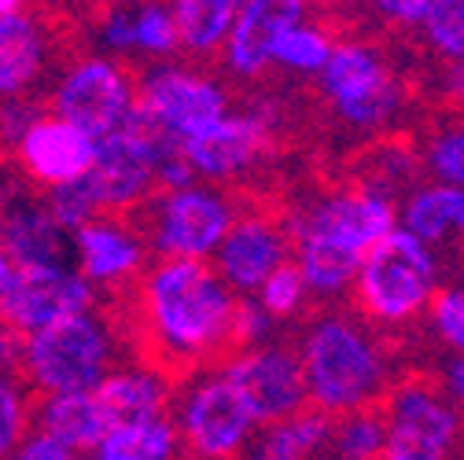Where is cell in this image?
Listing matches in <instances>:
<instances>
[{"label":"cell","mask_w":464,"mask_h":460,"mask_svg":"<svg viewBox=\"0 0 464 460\" xmlns=\"http://www.w3.org/2000/svg\"><path fill=\"white\" fill-rule=\"evenodd\" d=\"M137 324L144 331V365L159 372H203L210 361L232 358V317L237 295L210 262L155 258L133 283Z\"/></svg>","instance_id":"cell-1"},{"label":"cell","mask_w":464,"mask_h":460,"mask_svg":"<svg viewBox=\"0 0 464 460\" xmlns=\"http://www.w3.org/2000/svg\"><path fill=\"white\" fill-rule=\"evenodd\" d=\"M295 354L306 376L310 406L324 417L380 406L394 383L380 335L354 313H317L303 328Z\"/></svg>","instance_id":"cell-2"},{"label":"cell","mask_w":464,"mask_h":460,"mask_svg":"<svg viewBox=\"0 0 464 460\" xmlns=\"http://www.w3.org/2000/svg\"><path fill=\"white\" fill-rule=\"evenodd\" d=\"M119 361V331L103 310L74 313L26 335L19 376L37 394L96 390Z\"/></svg>","instance_id":"cell-3"},{"label":"cell","mask_w":464,"mask_h":460,"mask_svg":"<svg viewBox=\"0 0 464 460\" xmlns=\"http://www.w3.org/2000/svg\"><path fill=\"white\" fill-rule=\"evenodd\" d=\"M439 258L431 247L413 240L405 228H394L380 240L354 280V302L362 321L372 328H405L428 313L439 292Z\"/></svg>","instance_id":"cell-4"},{"label":"cell","mask_w":464,"mask_h":460,"mask_svg":"<svg viewBox=\"0 0 464 460\" xmlns=\"http://www.w3.org/2000/svg\"><path fill=\"white\" fill-rule=\"evenodd\" d=\"M144 240L162 262H214L240 206L218 185L192 181L185 188L159 192L144 210Z\"/></svg>","instance_id":"cell-5"},{"label":"cell","mask_w":464,"mask_h":460,"mask_svg":"<svg viewBox=\"0 0 464 460\" xmlns=\"http://www.w3.org/2000/svg\"><path fill=\"white\" fill-rule=\"evenodd\" d=\"M380 413L387 424L383 460H457L464 449V417L431 376L394 379Z\"/></svg>","instance_id":"cell-6"},{"label":"cell","mask_w":464,"mask_h":460,"mask_svg":"<svg viewBox=\"0 0 464 460\" xmlns=\"http://www.w3.org/2000/svg\"><path fill=\"white\" fill-rule=\"evenodd\" d=\"M317 85L335 119L365 133L391 126L405 103V89L383 60V52L358 37L335 41L324 71L317 74Z\"/></svg>","instance_id":"cell-7"},{"label":"cell","mask_w":464,"mask_h":460,"mask_svg":"<svg viewBox=\"0 0 464 460\" xmlns=\"http://www.w3.org/2000/svg\"><path fill=\"white\" fill-rule=\"evenodd\" d=\"M173 406H178L173 424H178L181 446L196 460H240L255 442L258 420L221 369L192 372L173 394Z\"/></svg>","instance_id":"cell-8"},{"label":"cell","mask_w":464,"mask_h":460,"mask_svg":"<svg viewBox=\"0 0 464 460\" xmlns=\"http://www.w3.org/2000/svg\"><path fill=\"white\" fill-rule=\"evenodd\" d=\"M52 114L100 144L137 114V74L111 55H82L55 78Z\"/></svg>","instance_id":"cell-9"},{"label":"cell","mask_w":464,"mask_h":460,"mask_svg":"<svg viewBox=\"0 0 464 460\" xmlns=\"http://www.w3.org/2000/svg\"><path fill=\"white\" fill-rule=\"evenodd\" d=\"M173 148L178 144L162 137L140 110L130 119L126 129L100 140L89 181L96 188L103 214H140L159 196V166Z\"/></svg>","instance_id":"cell-10"},{"label":"cell","mask_w":464,"mask_h":460,"mask_svg":"<svg viewBox=\"0 0 464 460\" xmlns=\"http://www.w3.org/2000/svg\"><path fill=\"white\" fill-rule=\"evenodd\" d=\"M137 110L162 137L185 144L221 122L232 103L214 74L185 63H155L137 74Z\"/></svg>","instance_id":"cell-11"},{"label":"cell","mask_w":464,"mask_h":460,"mask_svg":"<svg viewBox=\"0 0 464 460\" xmlns=\"http://www.w3.org/2000/svg\"><path fill=\"white\" fill-rule=\"evenodd\" d=\"M100 292L71 265V269H23L0 280V321L19 335H34L63 317L96 310Z\"/></svg>","instance_id":"cell-12"},{"label":"cell","mask_w":464,"mask_h":460,"mask_svg":"<svg viewBox=\"0 0 464 460\" xmlns=\"http://www.w3.org/2000/svg\"><path fill=\"white\" fill-rule=\"evenodd\" d=\"M221 372L244 394L258 427H276L310 409L299 354L284 342H266V347L232 354L228 361H221Z\"/></svg>","instance_id":"cell-13"},{"label":"cell","mask_w":464,"mask_h":460,"mask_svg":"<svg viewBox=\"0 0 464 460\" xmlns=\"http://www.w3.org/2000/svg\"><path fill=\"white\" fill-rule=\"evenodd\" d=\"M394 228H398V199H391V196H383L376 188H365V185L328 192V196L314 199L292 221V233L324 236L332 244H343V247L358 251L362 258L380 240H387Z\"/></svg>","instance_id":"cell-14"},{"label":"cell","mask_w":464,"mask_h":460,"mask_svg":"<svg viewBox=\"0 0 464 460\" xmlns=\"http://www.w3.org/2000/svg\"><path fill=\"white\" fill-rule=\"evenodd\" d=\"M273 126H276V114L266 110V107H258V110H228L221 122H214L210 129H203L192 140H185L181 155L192 166L196 181L221 188V181H237L240 174H247V169L269 151Z\"/></svg>","instance_id":"cell-15"},{"label":"cell","mask_w":464,"mask_h":460,"mask_svg":"<svg viewBox=\"0 0 464 460\" xmlns=\"http://www.w3.org/2000/svg\"><path fill=\"white\" fill-rule=\"evenodd\" d=\"M284 262H292V236H287V228L266 210H247L228 228V236L218 247L210 265L237 299H255L258 287Z\"/></svg>","instance_id":"cell-16"},{"label":"cell","mask_w":464,"mask_h":460,"mask_svg":"<svg viewBox=\"0 0 464 460\" xmlns=\"http://www.w3.org/2000/svg\"><path fill=\"white\" fill-rule=\"evenodd\" d=\"M74 269L96 287H122L126 280H140L148 269V240L130 217H96L71 233Z\"/></svg>","instance_id":"cell-17"},{"label":"cell","mask_w":464,"mask_h":460,"mask_svg":"<svg viewBox=\"0 0 464 460\" xmlns=\"http://www.w3.org/2000/svg\"><path fill=\"white\" fill-rule=\"evenodd\" d=\"M15 158L30 181L52 192L89 177L96 162V140H89L55 114H37L15 140Z\"/></svg>","instance_id":"cell-18"},{"label":"cell","mask_w":464,"mask_h":460,"mask_svg":"<svg viewBox=\"0 0 464 460\" xmlns=\"http://www.w3.org/2000/svg\"><path fill=\"white\" fill-rule=\"evenodd\" d=\"M52 67V37L48 23L15 5L0 15V103H23Z\"/></svg>","instance_id":"cell-19"},{"label":"cell","mask_w":464,"mask_h":460,"mask_svg":"<svg viewBox=\"0 0 464 460\" xmlns=\"http://www.w3.org/2000/svg\"><path fill=\"white\" fill-rule=\"evenodd\" d=\"M5 221V244L12 265L23 269H71L74 265V244L71 233L52 217L48 203L15 196L0 206Z\"/></svg>","instance_id":"cell-20"},{"label":"cell","mask_w":464,"mask_h":460,"mask_svg":"<svg viewBox=\"0 0 464 460\" xmlns=\"http://www.w3.org/2000/svg\"><path fill=\"white\" fill-rule=\"evenodd\" d=\"M306 5L299 0H244L237 8L228 44H225V67L237 78H262L273 67V41L284 23L306 19Z\"/></svg>","instance_id":"cell-21"},{"label":"cell","mask_w":464,"mask_h":460,"mask_svg":"<svg viewBox=\"0 0 464 460\" xmlns=\"http://www.w3.org/2000/svg\"><path fill=\"white\" fill-rule=\"evenodd\" d=\"M92 394L100 401L111 431H114V427H130V424L166 417L178 387H173L169 376L159 372L155 365H122V369H114Z\"/></svg>","instance_id":"cell-22"},{"label":"cell","mask_w":464,"mask_h":460,"mask_svg":"<svg viewBox=\"0 0 464 460\" xmlns=\"http://www.w3.org/2000/svg\"><path fill=\"white\" fill-rule=\"evenodd\" d=\"M34 431L52 435L55 442H63L78 456L82 453L96 456V449L111 435V424H107V417H103L92 390H82V394H41L34 401Z\"/></svg>","instance_id":"cell-23"},{"label":"cell","mask_w":464,"mask_h":460,"mask_svg":"<svg viewBox=\"0 0 464 460\" xmlns=\"http://www.w3.org/2000/svg\"><path fill=\"white\" fill-rule=\"evenodd\" d=\"M292 262L299 265L306 287H310V299H343L354 292V280H358V269H362V254L343 247V244H332L324 236H314V233H292Z\"/></svg>","instance_id":"cell-24"},{"label":"cell","mask_w":464,"mask_h":460,"mask_svg":"<svg viewBox=\"0 0 464 460\" xmlns=\"http://www.w3.org/2000/svg\"><path fill=\"white\" fill-rule=\"evenodd\" d=\"M460 217H464V192L439 181L410 188L398 203V228H405L413 240H420L431 251L460 233Z\"/></svg>","instance_id":"cell-25"},{"label":"cell","mask_w":464,"mask_h":460,"mask_svg":"<svg viewBox=\"0 0 464 460\" xmlns=\"http://www.w3.org/2000/svg\"><path fill=\"white\" fill-rule=\"evenodd\" d=\"M237 0H178L173 23H178L181 52L196 55V60L225 52L232 23H237Z\"/></svg>","instance_id":"cell-26"},{"label":"cell","mask_w":464,"mask_h":460,"mask_svg":"<svg viewBox=\"0 0 464 460\" xmlns=\"http://www.w3.org/2000/svg\"><path fill=\"white\" fill-rule=\"evenodd\" d=\"M181 435L169 417L114 427L103 446L96 449V460H178L181 456Z\"/></svg>","instance_id":"cell-27"},{"label":"cell","mask_w":464,"mask_h":460,"mask_svg":"<svg viewBox=\"0 0 464 460\" xmlns=\"http://www.w3.org/2000/svg\"><path fill=\"white\" fill-rule=\"evenodd\" d=\"M387 424L380 406L332 417V435L321 460H383Z\"/></svg>","instance_id":"cell-28"},{"label":"cell","mask_w":464,"mask_h":460,"mask_svg":"<svg viewBox=\"0 0 464 460\" xmlns=\"http://www.w3.org/2000/svg\"><path fill=\"white\" fill-rule=\"evenodd\" d=\"M335 48V37L310 19H292L284 23L276 41H273V67L292 71V74H321L328 55Z\"/></svg>","instance_id":"cell-29"},{"label":"cell","mask_w":464,"mask_h":460,"mask_svg":"<svg viewBox=\"0 0 464 460\" xmlns=\"http://www.w3.org/2000/svg\"><path fill=\"white\" fill-rule=\"evenodd\" d=\"M181 52L173 5H133V55L155 63H173Z\"/></svg>","instance_id":"cell-30"},{"label":"cell","mask_w":464,"mask_h":460,"mask_svg":"<svg viewBox=\"0 0 464 460\" xmlns=\"http://www.w3.org/2000/svg\"><path fill=\"white\" fill-rule=\"evenodd\" d=\"M34 431V398L19 372H0V460H8Z\"/></svg>","instance_id":"cell-31"},{"label":"cell","mask_w":464,"mask_h":460,"mask_svg":"<svg viewBox=\"0 0 464 460\" xmlns=\"http://www.w3.org/2000/svg\"><path fill=\"white\" fill-rule=\"evenodd\" d=\"M417 30L439 60H446V67L464 63V0H431Z\"/></svg>","instance_id":"cell-32"},{"label":"cell","mask_w":464,"mask_h":460,"mask_svg":"<svg viewBox=\"0 0 464 460\" xmlns=\"http://www.w3.org/2000/svg\"><path fill=\"white\" fill-rule=\"evenodd\" d=\"M255 302L273 317V324H276V321L299 317V313L306 310V302H310V287H306L299 265H295V262H284V265L258 287Z\"/></svg>","instance_id":"cell-33"},{"label":"cell","mask_w":464,"mask_h":460,"mask_svg":"<svg viewBox=\"0 0 464 460\" xmlns=\"http://www.w3.org/2000/svg\"><path fill=\"white\" fill-rule=\"evenodd\" d=\"M424 169L431 174V181L464 192V122H453L431 133L424 148Z\"/></svg>","instance_id":"cell-34"},{"label":"cell","mask_w":464,"mask_h":460,"mask_svg":"<svg viewBox=\"0 0 464 460\" xmlns=\"http://www.w3.org/2000/svg\"><path fill=\"white\" fill-rule=\"evenodd\" d=\"M424 317L450 358H464V283H442Z\"/></svg>","instance_id":"cell-35"},{"label":"cell","mask_w":464,"mask_h":460,"mask_svg":"<svg viewBox=\"0 0 464 460\" xmlns=\"http://www.w3.org/2000/svg\"><path fill=\"white\" fill-rule=\"evenodd\" d=\"M44 203H48L52 217L60 221V225L67 228V233H78L82 225H89V221L103 217V206H100L96 188H92V181H89V177L71 181V185H63V188H52Z\"/></svg>","instance_id":"cell-36"},{"label":"cell","mask_w":464,"mask_h":460,"mask_svg":"<svg viewBox=\"0 0 464 460\" xmlns=\"http://www.w3.org/2000/svg\"><path fill=\"white\" fill-rule=\"evenodd\" d=\"M96 41L111 60H130L133 55V5H114L96 19Z\"/></svg>","instance_id":"cell-37"},{"label":"cell","mask_w":464,"mask_h":460,"mask_svg":"<svg viewBox=\"0 0 464 460\" xmlns=\"http://www.w3.org/2000/svg\"><path fill=\"white\" fill-rule=\"evenodd\" d=\"M273 335V317L255 299H237V317H232V354L266 347Z\"/></svg>","instance_id":"cell-38"},{"label":"cell","mask_w":464,"mask_h":460,"mask_svg":"<svg viewBox=\"0 0 464 460\" xmlns=\"http://www.w3.org/2000/svg\"><path fill=\"white\" fill-rule=\"evenodd\" d=\"M240 460H306V456L292 446V438L276 424V427H266L262 435H255V442L244 449Z\"/></svg>","instance_id":"cell-39"},{"label":"cell","mask_w":464,"mask_h":460,"mask_svg":"<svg viewBox=\"0 0 464 460\" xmlns=\"http://www.w3.org/2000/svg\"><path fill=\"white\" fill-rule=\"evenodd\" d=\"M8 460H82L74 449H67L63 442H55L52 435H41V431H30L19 449L8 456Z\"/></svg>","instance_id":"cell-40"},{"label":"cell","mask_w":464,"mask_h":460,"mask_svg":"<svg viewBox=\"0 0 464 460\" xmlns=\"http://www.w3.org/2000/svg\"><path fill=\"white\" fill-rule=\"evenodd\" d=\"M428 8H431V0H383V5H376V15L398 26H420Z\"/></svg>","instance_id":"cell-41"},{"label":"cell","mask_w":464,"mask_h":460,"mask_svg":"<svg viewBox=\"0 0 464 460\" xmlns=\"http://www.w3.org/2000/svg\"><path fill=\"white\" fill-rule=\"evenodd\" d=\"M435 379H439L442 394L453 401V409L464 417V358H446Z\"/></svg>","instance_id":"cell-42"},{"label":"cell","mask_w":464,"mask_h":460,"mask_svg":"<svg viewBox=\"0 0 464 460\" xmlns=\"http://www.w3.org/2000/svg\"><path fill=\"white\" fill-rule=\"evenodd\" d=\"M23 347L26 335H19L15 328H8L0 321V372H19L23 369Z\"/></svg>","instance_id":"cell-43"},{"label":"cell","mask_w":464,"mask_h":460,"mask_svg":"<svg viewBox=\"0 0 464 460\" xmlns=\"http://www.w3.org/2000/svg\"><path fill=\"white\" fill-rule=\"evenodd\" d=\"M442 89H446V96L464 103V63H453V67L442 71Z\"/></svg>","instance_id":"cell-44"},{"label":"cell","mask_w":464,"mask_h":460,"mask_svg":"<svg viewBox=\"0 0 464 460\" xmlns=\"http://www.w3.org/2000/svg\"><path fill=\"white\" fill-rule=\"evenodd\" d=\"M12 273V258H8V244H5V221H0V280Z\"/></svg>","instance_id":"cell-45"},{"label":"cell","mask_w":464,"mask_h":460,"mask_svg":"<svg viewBox=\"0 0 464 460\" xmlns=\"http://www.w3.org/2000/svg\"><path fill=\"white\" fill-rule=\"evenodd\" d=\"M457 236H460V240H464V217H460V233H457Z\"/></svg>","instance_id":"cell-46"},{"label":"cell","mask_w":464,"mask_h":460,"mask_svg":"<svg viewBox=\"0 0 464 460\" xmlns=\"http://www.w3.org/2000/svg\"><path fill=\"white\" fill-rule=\"evenodd\" d=\"M92 460H96V456H92Z\"/></svg>","instance_id":"cell-47"}]
</instances>
